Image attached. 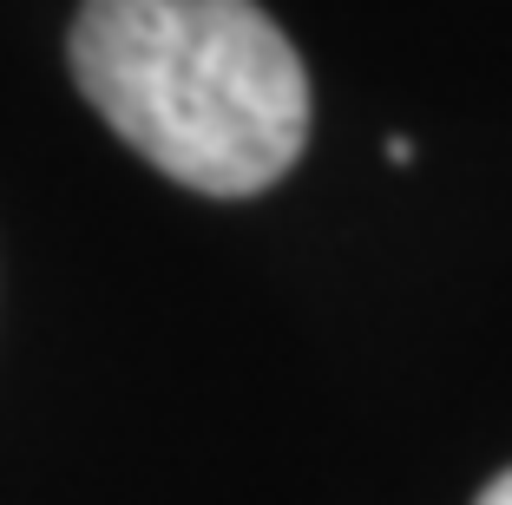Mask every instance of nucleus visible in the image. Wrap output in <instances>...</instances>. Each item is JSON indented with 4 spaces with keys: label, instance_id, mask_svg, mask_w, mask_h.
I'll return each instance as SVG.
<instances>
[{
    "label": "nucleus",
    "instance_id": "obj_2",
    "mask_svg": "<svg viewBox=\"0 0 512 505\" xmlns=\"http://www.w3.org/2000/svg\"><path fill=\"white\" fill-rule=\"evenodd\" d=\"M480 505H512V473H499V479H493V486H486V492H480Z\"/></svg>",
    "mask_w": 512,
    "mask_h": 505
},
{
    "label": "nucleus",
    "instance_id": "obj_1",
    "mask_svg": "<svg viewBox=\"0 0 512 505\" xmlns=\"http://www.w3.org/2000/svg\"><path fill=\"white\" fill-rule=\"evenodd\" d=\"M86 105L145 164L204 197H256L309 145V73L256 0H86Z\"/></svg>",
    "mask_w": 512,
    "mask_h": 505
},
{
    "label": "nucleus",
    "instance_id": "obj_3",
    "mask_svg": "<svg viewBox=\"0 0 512 505\" xmlns=\"http://www.w3.org/2000/svg\"><path fill=\"white\" fill-rule=\"evenodd\" d=\"M388 164H414V145H407V138H388Z\"/></svg>",
    "mask_w": 512,
    "mask_h": 505
}]
</instances>
